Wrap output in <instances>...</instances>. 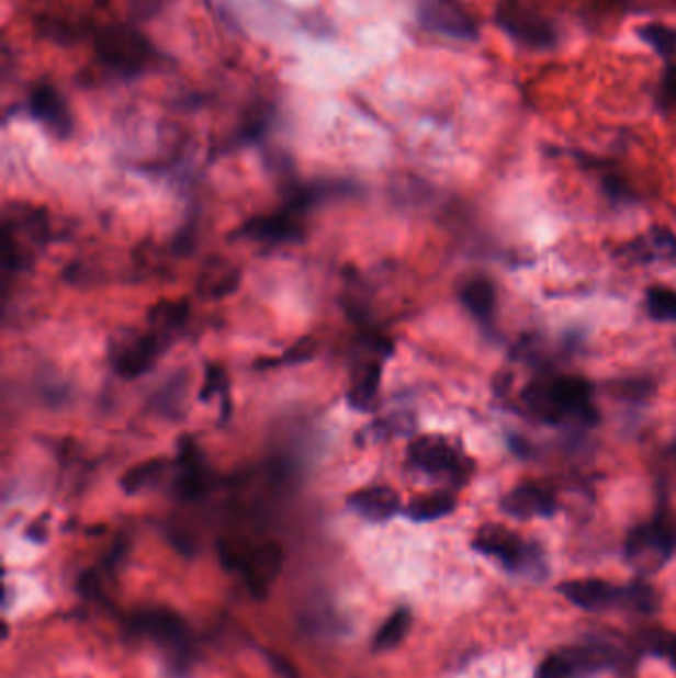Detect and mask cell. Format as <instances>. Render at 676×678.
I'll return each mask as SVG.
<instances>
[{"instance_id": "6da1fadb", "label": "cell", "mask_w": 676, "mask_h": 678, "mask_svg": "<svg viewBox=\"0 0 676 678\" xmlns=\"http://www.w3.org/2000/svg\"><path fill=\"white\" fill-rule=\"evenodd\" d=\"M520 399L532 417L548 425L594 427L599 419L594 385L579 375L542 373L523 387Z\"/></svg>"}, {"instance_id": "7a4b0ae2", "label": "cell", "mask_w": 676, "mask_h": 678, "mask_svg": "<svg viewBox=\"0 0 676 678\" xmlns=\"http://www.w3.org/2000/svg\"><path fill=\"white\" fill-rule=\"evenodd\" d=\"M93 52L103 70L122 80L142 78L161 63L151 41L132 24H110L95 31Z\"/></svg>"}, {"instance_id": "3957f363", "label": "cell", "mask_w": 676, "mask_h": 678, "mask_svg": "<svg viewBox=\"0 0 676 678\" xmlns=\"http://www.w3.org/2000/svg\"><path fill=\"white\" fill-rule=\"evenodd\" d=\"M472 547L482 555L500 562L504 569L526 579L548 576V562L542 545L526 542L510 528L503 524H484L472 540Z\"/></svg>"}, {"instance_id": "277c9868", "label": "cell", "mask_w": 676, "mask_h": 678, "mask_svg": "<svg viewBox=\"0 0 676 678\" xmlns=\"http://www.w3.org/2000/svg\"><path fill=\"white\" fill-rule=\"evenodd\" d=\"M494 22L516 44L530 50H552L560 41L555 24L523 0H498Z\"/></svg>"}, {"instance_id": "5b68a950", "label": "cell", "mask_w": 676, "mask_h": 678, "mask_svg": "<svg viewBox=\"0 0 676 678\" xmlns=\"http://www.w3.org/2000/svg\"><path fill=\"white\" fill-rule=\"evenodd\" d=\"M675 547L676 522L656 518L653 522L636 526L627 535V564L643 576H653L668 564Z\"/></svg>"}, {"instance_id": "8992f818", "label": "cell", "mask_w": 676, "mask_h": 678, "mask_svg": "<svg viewBox=\"0 0 676 678\" xmlns=\"http://www.w3.org/2000/svg\"><path fill=\"white\" fill-rule=\"evenodd\" d=\"M409 463L432 478L461 486L471 478L474 463L441 434L417 437L409 444Z\"/></svg>"}, {"instance_id": "52a82bcc", "label": "cell", "mask_w": 676, "mask_h": 678, "mask_svg": "<svg viewBox=\"0 0 676 678\" xmlns=\"http://www.w3.org/2000/svg\"><path fill=\"white\" fill-rule=\"evenodd\" d=\"M221 554L226 565L236 567L243 574L250 594L257 597H267L268 589L280 576L284 565V550L277 542H267L248 550L223 545Z\"/></svg>"}, {"instance_id": "ba28073f", "label": "cell", "mask_w": 676, "mask_h": 678, "mask_svg": "<svg viewBox=\"0 0 676 678\" xmlns=\"http://www.w3.org/2000/svg\"><path fill=\"white\" fill-rule=\"evenodd\" d=\"M134 629L155 645L164 648L179 667L191 663L193 657V635L181 617L169 609H149L135 615Z\"/></svg>"}, {"instance_id": "9c48e42d", "label": "cell", "mask_w": 676, "mask_h": 678, "mask_svg": "<svg viewBox=\"0 0 676 678\" xmlns=\"http://www.w3.org/2000/svg\"><path fill=\"white\" fill-rule=\"evenodd\" d=\"M417 21L422 31L452 41H478L481 26L462 0H419Z\"/></svg>"}, {"instance_id": "30bf717a", "label": "cell", "mask_w": 676, "mask_h": 678, "mask_svg": "<svg viewBox=\"0 0 676 678\" xmlns=\"http://www.w3.org/2000/svg\"><path fill=\"white\" fill-rule=\"evenodd\" d=\"M26 110L32 115L34 122L44 125L50 134L66 139L74 132V113L66 95L50 82L42 80L32 86Z\"/></svg>"}, {"instance_id": "8fae6325", "label": "cell", "mask_w": 676, "mask_h": 678, "mask_svg": "<svg viewBox=\"0 0 676 678\" xmlns=\"http://www.w3.org/2000/svg\"><path fill=\"white\" fill-rule=\"evenodd\" d=\"M562 655L567 658L577 678L594 677L597 673L626 667L629 663V653L617 647L611 641H601V639H594L577 647L565 648Z\"/></svg>"}, {"instance_id": "7c38bea8", "label": "cell", "mask_w": 676, "mask_h": 678, "mask_svg": "<svg viewBox=\"0 0 676 678\" xmlns=\"http://www.w3.org/2000/svg\"><path fill=\"white\" fill-rule=\"evenodd\" d=\"M557 591L585 611H605V609H626L627 587L607 584L604 579H574L557 587Z\"/></svg>"}, {"instance_id": "4fadbf2b", "label": "cell", "mask_w": 676, "mask_h": 678, "mask_svg": "<svg viewBox=\"0 0 676 678\" xmlns=\"http://www.w3.org/2000/svg\"><path fill=\"white\" fill-rule=\"evenodd\" d=\"M504 515L516 520L552 518L557 512V498L552 488L540 483H522L514 486L500 500Z\"/></svg>"}, {"instance_id": "5bb4252c", "label": "cell", "mask_w": 676, "mask_h": 678, "mask_svg": "<svg viewBox=\"0 0 676 678\" xmlns=\"http://www.w3.org/2000/svg\"><path fill=\"white\" fill-rule=\"evenodd\" d=\"M238 237L280 245V242H294L302 238V225L297 223L296 208L280 211L274 215L255 216L248 223L236 230Z\"/></svg>"}, {"instance_id": "9a60e30c", "label": "cell", "mask_w": 676, "mask_h": 678, "mask_svg": "<svg viewBox=\"0 0 676 678\" xmlns=\"http://www.w3.org/2000/svg\"><path fill=\"white\" fill-rule=\"evenodd\" d=\"M209 490V476L203 466V456L191 437L179 441V474L174 481V493L183 500H196Z\"/></svg>"}, {"instance_id": "2e32d148", "label": "cell", "mask_w": 676, "mask_h": 678, "mask_svg": "<svg viewBox=\"0 0 676 678\" xmlns=\"http://www.w3.org/2000/svg\"><path fill=\"white\" fill-rule=\"evenodd\" d=\"M623 257L629 262L639 264H651V262L676 264V235L668 228L655 226L643 237L627 242L623 247Z\"/></svg>"}, {"instance_id": "e0dca14e", "label": "cell", "mask_w": 676, "mask_h": 678, "mask_svg": "<svg viewBox=\"0 0 676 678\" xmlns=\"http://www.w3.org/2000/svg\"><path fill=\"white\" fill-rule=\"evenodd\" d=\"M161 351V339L155 334L137 338L117 351L113 368L122 375L123 380H137L154 368L155 360Z\"/></svg>"}, {"instance_id": "ac0fdd59", "label": "cell", "mask_w": 676, "mask_h": 678, "mask_svg": "<svg viewBox=\"0 0 676 678\" xmlns=\"http://www.w3.org/2000/svg\"><path fill=\"white\" fill-rule=\"evenodd\" d=\"M349 506L371 522H385L399 512V494L390 486H371L348 498Z\"/></svg>"}, {"instance_id": "d6986e66", "label": "cell", "mask_w": 676, "mask_h": 678, "mask_svg": "<svg viewBox=\"0 0 676 678\" xmlns=\"http://www.w3.org/2000/svg\"><path fill=\"white\" fill-rule=\"evenodd\" d=\"M462 306L484 328H491L496 314V286L488 278L469 280L461 290Z\"/></svg>"}, {"instance_id": "ffe728a7", "label": "cell", "mask_w": 676, "mask_h": 678, "mask_svg": "<svg viewBox=\"0 0 676 678\" xmlns=\"http://www.w3.org/2000/svg\"><path fill=\"white\" fill-rule=\"evenodd\" d=\"M240 284V270L226 260H211L199 276V294L203 298L221 300L230 296Z\"/></svg>"}, {"instance_id": "44dd1931", "label": "cell", "mask_w": 676, "mask_h": 678, "mask_svg": "<svg viewBox=\"0 0 676 678\" xmlns=\"http://www.w3.org/2000/svg\"><path fill=\"white\" fill-rule=\"evenodd\" d=\"M454 508H457V496L451 490H437L415 498L405 508V515L413 522H435L454 512Z\"/></svg>"}, {"instance_id": "7402d4cb", "label": "cell", "mask_w": 676, "mask_h": 678, "mask_svg": "<svg viewBox=\"0 0 676 678\" xmlns=\"http://www.w3.org/2000/svg\"><path fill=\"white\" fill-rule=\"evenodd\" d=\"M381 385V365L380 363H369L365 370L359 373L351 389L348 393V402L353 409L365 411L371 407V403L375 402L378 391Z\"/></svg>"}, {"instance_id": "603a6c76", "label": "cell", "mask_w": 676, "mask_h": 678, "mask_svg": "<svg viewBox=\"0 0 676 678\" xmlns=\"http://www.w3.org/2000/svg\"><path fill=\"white\" fill-rule=\"evenodd\" d=\"M165 464L167 463L164 459H154V461L135 464L134 468H129L127 473L123 474L122 481H120L123 493L137 494L149 488V486H154L161 478V474L165 473V468H167Z\"/></svg>"}, {"instance_id": "cb8c5ba5", "label": "cell", "mask_w": 676, "mask_h": 678, "mask_svg": "<svg viewBox=\"0 0 676 678\" xmlns=\"http://www.w3.org/2000/svg\"><path fill=\"white\" fill-rule=\"evenodd\" d=\"M410 629L409 609H399L383 623V628L375 635L373 647L378 651H391V648L399 647L403 639L407 637Z\"/></svg>"}, {"instance_id": "d4e9b609", "label": "cell", "mask_w": 676, "mask_h": 678, "mask_svg": "<svg viewBox=\"0 0 676 678\" xmlns=\"http://www.w3.org/2000/svg\"><path fill=\"white\" fill-rule=\"evenodd\" d=\"M636 32L661 58L673 60V56L676 54L675 29L661 24V22H651V24L636 29Z\"/></svg>"}, {"instance_id": "484cf974", "label": "cell", "mask_w": 676, "mask_h": 678, "mask_svg": "<svg viewBox=\"0 0 676 678\" xmlns=\"http://www.w3.org/2000/svg\"><path fill=\"white\" fill-rule=\"evenodd\" d=\"M645 308L655 321H676V290L651 286L646 290Z\"/></svg>"}, {"instance_id": "4316f807", "label": "cell", "mask_w": 676, "mask_h": 678, "mask_svg": "<svg viewBox=\"0 0 676 678\" xmlns=\"http://www.w3.org/2000/svg\"><path fill=\"white\" fill-rule=\"evenodd\" d=\"M639 648L655 657L665 658L668 665L676 668V635L663 629L645 631L639 639Z\"/></svg>"}, {"instance_id": "83f0119b", "label": "cell", "mask_w": 676, "mask_h": 678, "mask_svg": "<svg viewBox=\"0 0 676 678\" xmlns=\"http://www.w3.org/2000/svg\"><path fill=\"white\" fill-rule=\"evenodd\" d=\"M151 324L159 331H173V329L183 326L189 318V302L187 300H177V302H161L157 304L151 314Z\"/></svg>"}, {"instance_id": "f1b7e54d", "label": "cell", "mask_w": 676, "mask_h": 678, "mask_svg": "<svg viewBox=\"0 0 676 678\" xmlns=\"http://www.w3.org/2000/svg\"><path fill=\"white\" fill-rule=\"evenodd\" d=\"M272 124V108L270 105H257V108H252L250 113L246 115L245 122H243V127L238 129V134H236V139L240 142V144H252V142H258V139H262L264 135H267L268 127Z\"/></svg>"}, {"instance_id": "f546056e", "label": "cell", "mask_w": 676, "mask_h": 678, "mask_svg": "<svg viewBox=\"0 0 676 678\" xmlns=\"http://www.w3.org/2000/svg\"><path fill=\"white\" fill-rule=\"evenodd\" d=\"M629 611H636V613H655L658 609V596H656L653 587L646 586L643 581H635L631 586H627V607Z\"/></svg>"}, {"instance_id": "4dcf8cb0", "label": "cell", "mask_w": 676, "mask_h": 678, "mask_svg": "<svg viewBox=\"0 0 676 678\" xmlns=\"http://www.w3.org/2000/svg\"><path fill=\"white\" fill-rule=\"evenodd\" d=\"M316 351H318L316 339L300 338L296 343H292V346L284 351V355H282V363H286V365H300V363H307V361L316 358Z\"/></svg>"}, {"instance_id": "1f68e13d", "label": "cell", "mask_w": 676, "mask_h": 678, "mask_svg": "<svg viewBox=\"0 0 676 678\" xmlns=\"http://www.w3.org/2000/svg\"><path fill=\"white\" fill-rule=\"evenodd\" d=\"M658 105L663 110H676V60L666 64L663 80L658 83Z\"/></svg>"}, {"instance_id": "d6a6232c", "label": "cell", "mask_w": 676, "mask_h": 678, "mask_svg": "<svg viewBox=\"0 0 676 678\" xmlns=\"http://www.w3.org/2000/svg\"><path fill=\"white\" fill-rule=\"evenodd\" d=\"M536 678H577L574 668L570 667L567 658L562 653H555L543 660L538 667Z\"/></svg>"}, {"instance_id": "836d02e7", "label": "cell", "mask_w": 676, "mask_h": 678, "mask_svg": "<svg viewBox=\"0 0 676 678\" xmlns=\"http://www.w3.org/2000/svg\"><path fill=\"white\" fill-rule=\"evenodd\" d=\"M615 395L621 399H645L653 393V383L646 380H626L613 387Z\"/></svg>"}, {"instance_id": "e575fe53", "label": "cell", "mask_w": 676, "mask_h": 678, "mask_svg": "<svg viewBox=\"0 0 676 678\" xmlns=\"http://www.w3.org/2000/svg\"><path fill=\"white\" fill-rule=\"evenodd\" d=\"M218 393H226L225 371L216 368V365H209L206 368L205 385L201 389V399L203 402H211Z\"/></svg>"}, {"instance_id": "d590c367", "label": "cell", "mask_w": 676, "mask_h": 678, "mask_svg": "<svg viewBox=\"0 0 676 678\" xmlns=\"http://www.w3.org/2000/svg\"><path fill=\"white\" fill-rule=\"evenodd\" d=\"M604 189L607 196H609V199H613V201H629V199H631L629 187H627L626 181H623V179H619V177L605 176Z\"/></svg>"}, {"instance_id": "8d00e7d4", "label": "cell", "mask_w": 676, "mask_h": 678, "mask_svg": "<svg viewBox=\"0 0 676 678\" xmlns=\"http://www.w3.org/2000/svg\"><path fill=\"white\" fill-rule=\"evenodd\" d=\"M267 657L270 667L277 673L278 678H300L296 668L292 667V663H290L288 658L282 657V655H277V653H272V651L268 653Z\"/></svg>"}, {"instance_id": "74e56055", "label": "cell", "mask_w": 676, "mask_h": 678, "mask_svg": "<svg viewBox=\"0 0 676 678\" xmlns=\"http://www.w3.org/2000/svg\"><path fill=\"white\" fill-rule=\"evenodd\" d=\"M134 2L135 11L139 16H149V14L159 11V7L167 0H134Z\"/></svg>"}, {"instance_id": "f35d334b", "label": "cell", "mask_w": 676, "mask_h": 678, "mask_svg": "<svg viewBox=\"0 0 676 678\" xmlns=\"http://www.w3.org/2000/svg\"><path fill=\"white\" fill-rule=\"evenodd\" d=\"M98 2H100V4H105V2H110V0H98Z\"/></svg>"}]
</instances>
